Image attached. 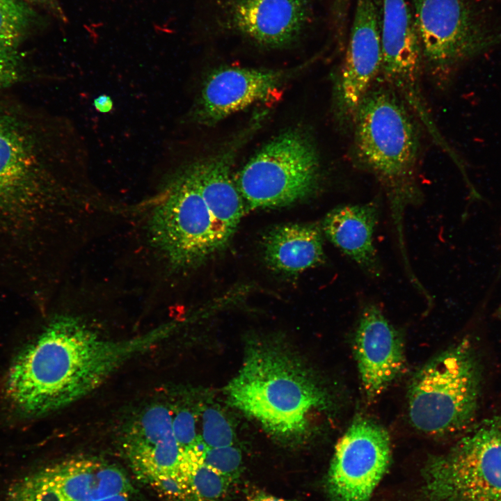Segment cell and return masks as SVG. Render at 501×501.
<instances>
[{
    "label": "cell",
    "instance_id": "e0dca14e",
    "mask_svg": "<svg viewBox=\"0 0 501 501\" xmlns=\"http://www.w3.org/2000/svg\"><path fill=\"white\" fill-rule=\"evenodd\" d=\"M354 352L363 388L371 399L380 395L404 368L401 335L374 303L366 305L360 313Z\"/></svg>",
    "mask_w": 501,
    "mask_h": 501
},
{
    "label": "cell",
    "instance_id": "277c9868",
    "mask_svg": "<svg viewBox=\"0 0 501 501\" xmlns=\"http://www.w3.org/2000/svg\"><path fill=\"white\" fill-rule=\"evenodd\" d=\"M411 111L401 97L381 81L368 90L353 120L355 157L385 193L404 260L408 259L404 214L422 198L418 182L420 139Z\"/></svg>",
    "mask_w": 501,
    "mask_h": 501
},
{
    "label": "cell",
    "instance_id": "44dd1931",
    "mask_svg": "<svg viewBox=\"0 0 501 501\" xmlns=\"http://www.w3.org/2000/svg\"><path fill=\"white\" fill-rule=\"evenodd\" d=\"M204 448L205 445L200 440L183 451L180 474L201 501H218L225 493L231 482L204 462Z\"/></svg>",
    "mask_w": 501,
    "mask_h": 501
},
{
    "label": "cell",
    "instance_id": "9c48e42d",
    "mask_svg": "<svg viewBox=\"0 0 501 501\" xmlns=\"http://www.w3.org/2000/svg\"><path fill=\"white\" fill-rule=\"evenodd\" d=\"M6 495V501H132L133 487L116 465L79 456L17 479Z\"/></svg>",
    "mask_w": 501,
    "mask_h": 501
},
{
    "label": "cell",
    "instance_id": "3957f363",
    "mask_svg": "<svg viewBox=\"0 0 501 501\" xmlns=\"http://www.w3.org/2000/svg\"><path fill=\"white\" fill-rule=\"evenodd\" d=\"M236 408L283 441H300L311 418L332 406L329 393L295 355L277 343L251 346L225 388Z\"/></svg>",
    "mask_w": 501,
    "mask_h": 501
},
{
    "label": "cell",
    "instance_id": "5b68a950",
    "mask_svg": "<svg viewBox=\"0 0 501 501\" xmlns=\"http://www.w3.org/2000/svg\"><path fill=\"white\" fill-rule=\"evenodd\" d=\"M483 366L476 347L463 339L420 368L408 392V417L418 430L433 436L468 429L479 410Z\"/></svg>",
    "mask_w": 501,
    "mask_h": 501
},
{
    "label": "cell",
    "instance_id": "d4e9b609",
    "mask_svg": "<svg viewBox=\"0 0 501 501\" xmlns=\"http://www.w3.org/2000/svg\"><path fill=\"white\" fill-rule=\"evenodd\" d=\"M22 61L17 50L0 46V89H6L22 79Z\"/></svg>",
    "mask_w": 501,
    "mask_h": 501
},
{
    "label": "cell",
    "instance_id": "7c38bea8",
    "mask_svg": "<svg viewBox=\"0 0 501 501\" xmlns=\"http://www.w3.org/2000/svg\"><path fill=\"white\" fill-rule=\"evenodd\" d=\"M381 81L431 132L436 127L422 91L423 60L412 9L406 0H381Z\"/></svg>",
    "mask_w": 501,
    "mask_h": 501
},
{
    "label": "cell",
    "instance_id": "8992f818",
    "mask_svg": "<svg viewBox=\"0 0 501 501\" xmlns=\"http://www.w3.org/2000/svg\"><path fill=\"white\" fill-rule=\"evenodd\" d=\"M419 501H501V413L423 469Z\"/></svg>",
    "mask_w": 501,
    "mask_h": 501
},
{
    "label": "cell",
    "instance_id": "d6986e66",
    "mask_svg": "<svg viewBox=\"0 0 501 501\" xmlns=\"http://www.w3.org/2000/svg\"><path fill=\"white\" fill-rule=\"evenodd\" d=\"M379 217L377 202L344 205L328 212L321 226L335 246L372 277L379 276L382 269L374 244Z\"/></svg>",
    "mask_w": 501,
    "mask_h": 501
},
{
    "label": "cell",
    "instance_id": "52a82bcc",
    "mask_svg": "<svg viewBox=\"0 0 501 501\" xmlns=\"http://www.w3.org/2000/svg\"><path fill=\"white\" fill-rule=\"evenodd\" d=\"M147 229L152 246L175 269L199 266L221 250L191 164L167 180Z\"/></svg>",
    "mask_w": 501,
    "mask_h": 501
},
{
    "label": "cell",
    "instance_id": "ac0fdd59",
    "mask_svg": "<svg viewBox=\"0 0 501 501\" xmlns=\"http://www.w3.org/2000/svg\"><path fill=\"white\" fill-rule=\"evenodd\" d=\"M239 143L191 164L213 221L220 250L228 244L244 214V202L232 173Z\"/></svg>",
    "mask_w": 501,
    "mask_h": 501
},
{
    "label": "cell",
    "instance_id": "4316f807",
    "mask_svg": "<svg viewBox=\"0 0 501 501\" xmlns=\"http://www.w3.org/2000/svg\"><path fill=\"white\" fill-rule=\"evenodd\" d=\"M23 1L27 4L35 5L46 10L63 22L67 20L59 0H23Z\"/></svg>",
    "mask_w": 501,
    "mask_h": 501
},
{
    "label": "cell",
    "instance_id": "cb8c5ba5",
    "mask_svg": "<svg viewBox=\"0 0 501 501\" xmlns=\"http://www.w3.org/2000/svg\"><path fill=\"white\" fill-rule=\"evenodd\" d=\"M200 440L207 447L232 445L234 432L232 427L217 409L209 408L203 412Z\"/></svg>",
    "mask_w": 501,
    "mask_h": 501
},
{
    "label": "cell",
    "instance_id": "4fadbf2b",
    "mask_svg": "<svg viewBox=\"0 0 501 501\" xmlns=\"http://www.w3.org/2000/svg\"><path fill=\"white\" fill-rule=\"evenodd\" d=\"M381 67L380 13L376 1L356 0L347 48L334 86V111L340 122H353Z\"/></svg>",
    "mask_w": 501,
    "mask_h": 501
},
{
    "label": "cell",
    "instance_id": "5bb4252c",
    "mask_svg": "<svg viewBox=\"0 0 501 501\" xmlns=\"http://www.w3.org/2000/svg\"><path fill=\"white\" fill-rule=\"evenodd\" d=\"M315 0H225L218 24L223 29L271 49L288 47L310 25Z\"/></svg>",
    "mask_w": 501,
    "mask_h": 501
},
{
    "label": "cell",
    "instance_id": "8fae6325",
    "mask_svg": "<svg viewBox=\"0 0 501 501\" xmlns=\"http://www.w3.org/2000/svg\"><path fill=\"white\" fill-rule=\"evenodd\" d=\"M391 461L388 431L376 422L356 418L336 445L326 479L333 501H369Z\"/></svg>",
    "mask_w": 501,
    "mask_h": 501
},
{
    "label": "cell",
    "instance_id": "484cf974",
    "mask_svg": "<svg viewBox=\"0 0 501 501\" xmlns=\"http://www.w3.org/2000/svg\"><path fill=\"white\" fill-rule=\"evenodd\" d=\"M173 429L182 451L193 447L200 440L196 436L195 417L189 411H180L173 417Z\"/></svg>",
    "mask_w": 501,
    "mask_h": 501
},
{
    "label": "cell",
    "instance_id": "83f0119b",
    "mask_svg": "<svg viewBox=\"0 0 501 501\" xmlns=\"http://www.w3.org/2000/svg\"><path fill=\"white\" fill-rule=\"evenodd\" d=\"M245 497L247 501H291L276 497L254 486H249L245 489Z\"/></svg>",
    "mask_w": 501,
    "mask_h": 501
},
{
    "label": "cell",
    "instance_id": "603a6c76",
    "mask_svg": "<svg viewBox=\"0 0 501 501\" xmlns=\"http://www.w3.org/2000/svg\"><path fill=\"white\" fill-rule=\"evenodd\" d=\"M202 458L207 466L225 477L231 483L241 475V454L232 445L220 447L205 446Z\"/></svg>",
    "mask_w": 501,
    "mask_h": 501
},
{
    "label": "cell",
    "instance_id": "ffe728a7",
    "mask_svg": "<svg viewBox=\"0 0 501 501\" xmlns=\"http://www.w3.org/2000/svg\"><path fill=\"white\" fill-rule=\"evenodd\" d=\"M324 234L315 223H287L271 229L263 239V254L273 271L296 275L325 262Z\"/></svg>",
    "mask_w": 501,
    "mask_h": 501
},
{
    "label": "cell",
    "instance_id": "9a60e30c",
    "mask_svg": "<svg viewBox=\"0 0 501 501\" xmlns=\"http://www.w3.org/2000/svg\"><path fill=\"white\" fill-rule=\"evenodd\" d=\"M285 73L280 70L223 67L205 80L195 118L212 125L257 102H273L282 94Z\"/></svg>",
    "mask_w": 501,
    "mask_h": 501
},
{
    "label": "cell",
    "instance_id": "6da1fadb",
    "mask_svg": "<svg viewBox=\"0 0 501 501\" xmlns=\"http://www.w3.org/2000/svg\"><path fill=\"white\" fill-rule=\"evenodd\" d=\"M0 89V270L28 267L60 228L67 161L57 122Z\"/></svg>",
    "mask_w": 501,
    "mask_h": 501
},
{
    "label": "cell",
    "instance_id": "2e32d148",
    "mask_svg": "<svg viewBox=\"0 0 501 501\" xmlns=\"http://www.w3.org/2000/svg\"><path fill=\"white\" fill-rule=\"evenodd\" d=\"M123 446L136 472L157 488L180 475L183 451L173 433V415L164 405L142 412L127 429Z\"/></svg>",
    "mask_w": 501,
    "mask_h": 501
},
{
    "label": "cell",
    "instance_id": "7a4b0ae2",
    "mask_svg": "<svg viewBox=\"0 0 501 501\" xmlns=\"http://www.w3.org/2000/svg\"><path fill=\"white\" fill-rule=\"evenodd\" d=\"M172 328L161 326L131 338L111 340L78 317L56 316L14 359L4 385L7 401L28 418L66 407L160 343Z\"/></svg>",
    "mask_w": 501,
    "mask_h": 501
},
{
    "label": "cell",
    "instance_id": "ba28073f",
    "mask_svg": "<svg viewBox=\"0 0 501 501\" xmlns=\"http://www.w3.org/2000/svg\"><path fill=\"white\" fill-rule=\"evenodd\" d=\"M249 209L280 207L304 200L318 190L319 157L312 139L299 129L271 140L235 178Z\"/></svg>",
    "mask_w": 501,
    "mask_h": 501
},
{
    "label": "cell",
    "instance_id": "f1b7e54d",
    "mask_svg": "<svg viewBox=\"0 0 501 501\" xmlns=\"http://www.w3.org/2000/svg\"><path fill=\"white\" fill-rule=\"evenodd\" d=\"M95 109L103 113H109L113 108V101L107 95H100L93 101Z\"/></svg>",
    "mask_w": 501,
    "mask_h": 501
},
{
    "label": "cell",
    "instance_id": "7402d4cb",
    "mask_svg": "<svg viewBox=\"0 0 501 501\" xmlns=\"http://www.w3.org/2000/svg\"><path fill=\"white\" fill-rule=\"evenodd\" d=\"M38 16L20 0H0V46L17 50Z\"/></svg>",
    "mask_w": 501,
    "mask_h": 501
},
{
    "label": "cell",
    "instance_id": "30bf717a",
    "mask_svg": "<svg viewBox=\"0 0 501 501\" xmlns=\"http://www.w3.org/2000/svg\"><path fill=\"white\" fill-rule=\"evenodd\" d=\"M422 60L435 76L445 77L490 45L462 0H412Z\"/></svg>",
    "mask_w": 501,
    "mask_h": 501
}]
</instances>
